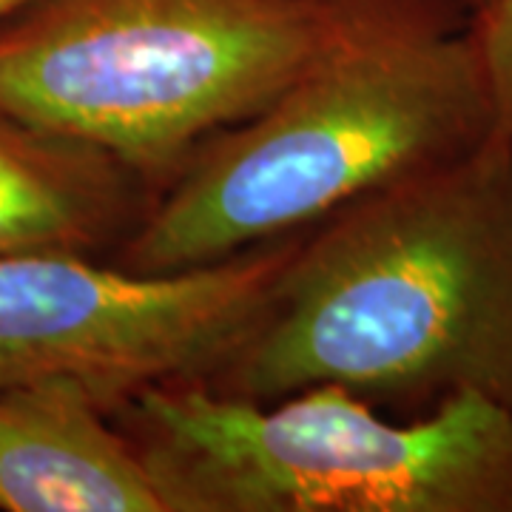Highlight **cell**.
I'll return each instance as SVG.
<instances>
[{
    "label": "cell",
    "mask_w": 512,
    "mask_h": 512,
    "mask_svg": "<svg viewBox=\"0 0 512 512\" xmlns=\"http://www.w3.org/2000/svg\"><path fill=\"white\" fill-rule=\"evenodd\" d=\"M208 384L254 402L339 384L407 410L476 393L512 413V140L308 228L268 319Z\"/></svg>",
    "instance_id": "obj_1"
},
{
    "label": "cell",
    "mask_w": 512,
    "mask_h": 512,
    "mask_svg": "<svg viewBox=\"0 0 512 512\" xmlns=\"http://www.w3.org/2000/svg\"><path fill=\"white\" fill-rule=\"evenodd\" d=\"M495 137L487 66L456 0H370L265 109L211 137L111 254L180 271L308 231Z\"/></svg>",
    "instance_id": "obj_2"
},
{
    "label": "cell",
    "mask_w": 512,
    "mask_h": 512,
    "mask_svg": "<svg viewBox=\"0 0 512 512\" xmlns=\"http://www.w3.org/2000/svg\"><path fill=\"white\" fill-rule=\"evenodd\" d=\"M370 0H32L0 20V111L103 148L157 194L274 103Z\"/></svg>",
    "instance_id": "obj_3"
},
{
    "label": "cell",
    "mask_w": 512,
    "mask_h": 512,
    "mask_svg": "<svg viewBox=\"0 0 512 512\" xmlns=\"http://www.w3.org/2000/svg\"><path fill=\"white\" fill-rule=\"evenodd\" d=\"M111 419L165 512H512V413L476 393L390 421L339 384L254 402L183 382Z\"/></svg>",
    "instance_id": "obj_4"
},
{
    "label": "cell",
    "mask_w": 512,
    "mask_h": 512,
    "mask_svg": "<svg viewBox=\"0 0 512 512\" xmlns=\"http://www.w3.org/2000/svg\"><path fill=\"white\" fill-rule=\"evenodd\" d=\"M302 234L180 271L0 256V387L63 379L111 416L148 387L214 382L268 319Z\"/></svg>",
    "instance_id": "obj_5"
},
{
    "label": "cell",
    "mask_w": 512,
    "mask_h": 512,
    "mask_svg": "<svg viewBox=\"0 0 512 512\" xmlns=\"http://www.w3.org/2000/svg\"><path fill=\"white\" fill-rule=\"evenodd\" d=\"M0 510L165 512L126 433L63 379L0 387Z\"/></svg>",
    "instance_id": "obj_6"
},
{
    "label": "cell",
    "mask_w": 512,
    "mask_h": 512,
    "mask_svg": "<svg viewBox=\"0 0 512 512\" xmlns=\"http://www.w3.org/2000/svg\"><path fill=\"white\" fill-rule=\"evenodd\" d=\"M154 197L103 148L0 111V256L114 254Z\"/></svg>",
    "instance_id": "obj_7"
},
{
    "label": "cell",
    "mask_w": 512,
    "mask_h": 512,
    "mask_svg": "<svg viewBox=\"0 0 512 512\" xmlns=\"http://www.w3.org/2000/svg\"><path fill=\"white\" fill-rule=\"evenodd\" d=\"M487 66L495 106V137L512 140V0H493L470 20Z\"/></svg>",
    "instance_id": "obj_8"
},
{
    "label": "cell",
    "mask_w": 512,
    "mask_h": 512,
    "mask_svg": "<svg viewBox=\"0 0 512 512\" xmlns=\"http://www.w3.org/2000/svg\"><path fill=\"white\" fill-rule=\"evenodd\" d=\"M456 3L461 6V9H464V12H467V15H470V20H473L476 15H481V12H484V9H487L493 0H456Z\"/></svg>",
    "instance_id": "obj_9"
},
{
    "label": "cell",
    "mask_w": 512,
    "mask_h": 512,
    "mask_svg": "<svg viewBox=\"0 0 512 512\" xmlns=\"http://www.w3.org/2000/svg\"><path fill=\"white\" fill-rule=\"evenodd\" d=\"M26 3H32V0H0V20H6L9 15H15V12L23 9Z\"/></svg>",
    "instance_id": "obj_10"
}]
</instances>
